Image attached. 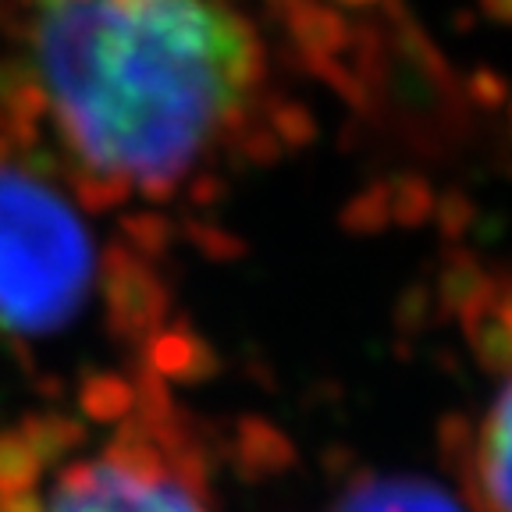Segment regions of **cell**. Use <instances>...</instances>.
I'll return each mask as SVG.
<instances>
[{"instance_id":"cell-1","label":"cell","mask_w":512,"mask_h":512,"mask_svg":"<svg viewBox=\"0 0 512 512\" xmlns=\"http://www.w3.org/2000/svg\"><path fill=\"white\" fill-rule=\"evenodd\" d=\"M32 54L64 143L132 189L185 175L260 72L253 25L224 0H43Z\"/></svg>"},{"instance_id":"cell-2","label":"cell","mask_w":512,"mask_h":512,"mask_svg":"<svg viewBox=\"0 0 512 512\" xmlns=\"http://www.w3.org/2000/svg\"><path fill=\"white\" fill-rule=\"evenodd\" d=\"M93 242L40 175L0 164V335H50L82 310Z\"/></svg>"},{"instance_id":"cell-3","label":"cell","mask_w":512,"mask_h":512,"mask_svg":"<svg viewBox=\"0 0 512 512\" xmlns=\"http://www.w3.org/2000/svg\"><path fill=\"white\" fill-rule=\"evenodd\" d=\"M40 512H210V505L164 459L104 448L64 466Z\"/></svg>"},{"instance_id":"cell-4","label":"cell","mask_w":512,"mask_h":512,"mask_svg":"<svg viewBox=\"0 0 512 512\" xmlns=\"http://www.w3.org/2000/svg\"><path fill=\"white\" fill-rule=\"evenodd\" d=\"M477 477L491 512H512V377L491 399L477 445Z\"/></svg>"},{"instance_id":"cell-5","label":"cell","mask_w":512,"mask_h":512,"mask_svg":"<svg viewBox=\"0 0 512 512\" xmlns=\"http://www.w3.org/2000/svg\"><path fill=\"white\" fill-rule=\"evenodd\" d=\"M331 512H466L445 488L416 477H370L352 484Z\"/></svg>"}]
</instances>
